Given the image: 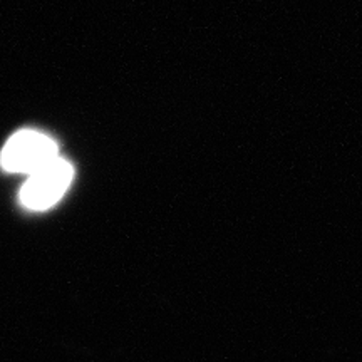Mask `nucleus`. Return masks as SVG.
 Here are the masks:
<instances>
[{"label": "nucleus", "instance_id": "obj_1", "mask_svg": "<svg viewBox=\"0 0 362 362\" xmlns=\"http://www.w3.org/2000/svg\"><path fill=\"white\" fill-rule=\"evenodd\" d=\"M59 158L57 143L34 129L12 134L0 153V166L7 173L33 175Z\"/></svg>", "mask_w": 362, "mask_h": 362}, {"label": "nucleus", "instance_id": "obj_2", "mask_svg": "<svg viewBox=\"0 0 362 362\" xmlns=\"http://www.w3.org/2000/svg\"><path fill=\"white\" fill-rule=\"evenodd\" d=\"M72 178L74 170L71 163L59 156L47 166L27 176L21 189L22 205L35 211L47 210L64 197Z\"/></svg>", "mask_w": 362, "mask_h": 362}]
</instances>
